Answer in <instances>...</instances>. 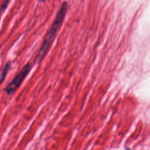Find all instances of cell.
I'll return each mask as SVG.
<instances>
[{"label": "cell", "instance_id": "1", "mask_svg": "<svg viewBox=\"0 0 150 150\" xmlns=\"http://www.w3.org/2000/svg\"><path fill=\"white\" fill-rule=\"evenodd\" d=\"M67 3L64 2L61 8H60L59 12L57 13L56 17L52 25V26L48 32L46 34V36L45 38V40L43 41V43L40 48L35 59V62L39 63L40 62L43 58L45 57V54H46L50 46V45L53 40V39L54 38V36L59 29L60 27L61 26L63 21L64 20V18L65 17V15L67 11Z\"/></svg>", "mask_w": 150, "mask_h": 150}, {"label": "cell", "instance_id": "2", "mask_svg": "<svg viewBox=\"0 0 150 150\" xmlns=\"http://www.w3.org/2000/svg\"><path fill=\"white\" fill-rule=\"evenodd\" d=\"M31 69V65L29 63L26 64L21 71L15 76L13 80L5 88V91L8 95L13 94L18 88L20 86L25 78L29 73Z\"/></svg>", "mask_w": 150, "mask_h": 150}, {"label": "cell", "instance_id": "3", "mask_svg": "<svg viewBox=\"0 0 150 150\" xmlns=\"http://www.w3.org/2000/svg\"><path fill=\"white\" fill-rule=\"evenodd\" d=\"M10 67H11V62H8L5 64V65L2 71V73L0 75V85L4 81L6 77V76L9 69H10Z\"/></svg>", "mask_w": 150, "mask_h": 150}, {"label": "cell", "instance_id": "4", "mask_svg": "<svg viewBox=\"0 0 150 150\" xmlns=\"http://www.w3.org/2000/svg\"><path fill=\"white\" fill-rule=\"evenodd\" d=\"M9 0H4L3 1V3L1 6V8H0V12H3L6 8L8 4H9Z\"/></svg>", "mask_w": 150, "mask_h": 150}, {"label": "cell", "instance_id": "5", "mask_svg": "<svg viewBox=\"0 0 150 150\" xmlns=\"http://www.w3.org/2000/svg\"><path fill=\"white\" fill-rule=\"evenodd\" d=\"M42 1H43V2H45L46 0H42Z\"/></svg>", "mask_w": 150, "mask_h": 150}]
</instances>
